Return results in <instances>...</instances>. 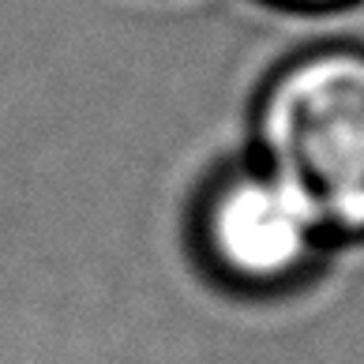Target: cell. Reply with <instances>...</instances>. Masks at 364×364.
<instances>
[{"label": "cell", "mask_w": 364, "mask_h": 364, "mask_svg": "<svg viewBox=\"0 0 364 364\" xmlns=\"http://www.w3.org/2000/svg\"><path fill=\"white\" fill-rule=\"evenodd\" d=\"M255 151L327 237H364V49L323 46L263 87Z\"/></svg>", "instance_id": "cell-1"}, {"label": "cell", "mask_w": 364, "mask_h": 364, "mask_svg": "<svg viewBox=\"0 0 364 364\" xmlns=\"http://www.w3.org/2000/svg\"><path fill=\"white\" fill-rule=\"evenodd\" d=\"M203 267L237 293H282L319 267L327 229L263 161L214 177L196 210Z\"/></svg>", "instance_id": "cell-2"}, {"label": "cell", "mask_w": 364, "mask_h": 364, "mask_svg": "<svg viewBox=\"0 0 364 364\" xmlns=\"http://www.w3.org/2000/svg\"><path fill=\"white\" fill-rule=\"evenodd\" d=\"M278 4H289V8H342L349 0H278Z\"/></svg>", "instance_id": "cell-3"}]
</instances>
